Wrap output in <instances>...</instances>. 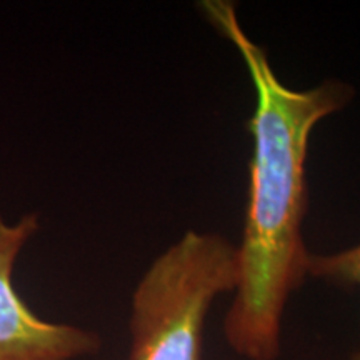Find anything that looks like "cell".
<instances>
[{"label": "cell", "mask_w": 360, "mask_h": 360, "mask_svg": "<svg viewBox=\"0 0 360 360\" xmlns=\"http://www.w3.org/2000/svg\"><path fill=\"white\" fill-rule=\"evenodd\" d=\"M200 8L240 53L255 90V110L249 120L254 139L249 204L237 247L236 297L225 315L224 334L242 357L276 360L287 300L309 276L302 222L310 134L321 120L347 105L354 89L339 80L305 90L287 87L264 49L242 29L232 2L205 0Z\"/></svg>", "instance_id": "obj_1"}, {"label": "cell", "mask_w": 360, "mask_h": 360, "mask_svg": "<svg viewBox=\"0 0 360 360\" xmlns=\"http://www.w3.org/2000/svg\"><path fill=\"white\" fill-rule=\"evenodd\" d=\"M237 282V247L217 233L187 232L135 287L130 360H204L210 305Z\"/></svg>", "instance_id": "obj_2"}, {"label": "cell", "mask_w": 360, "mask_h": 360, "mask_svg": "<svg viewBox=\"0 0 360 360\" xmlns=\"http://www.w3.org/2000/svg\"><path fill=\"white\" fill-rule=\"evenodd\" d=\"M37 229L35 215L15 225L0 217V360H75L96 354L101 339L94 332L44 321L13 287L17 257Z\"/></svg>", "instance_id": "obj_3"}, {"label": "cell", "mask_w": 360, "mask_h": 360, "mask_svg": "<svg viewBox=\"0 0 360 360\" xmlns=\"http://www.w3.org/2000/svg\"><path fill=\"white\" fill-rule=\"evenodd\" d=\"M309 276L323 278L335 285L360 287V242L349 249L328 255H310ZM360 360V352L352 357Z\"/></svg>", "instance_id": "obj_4"}]
</instances>
